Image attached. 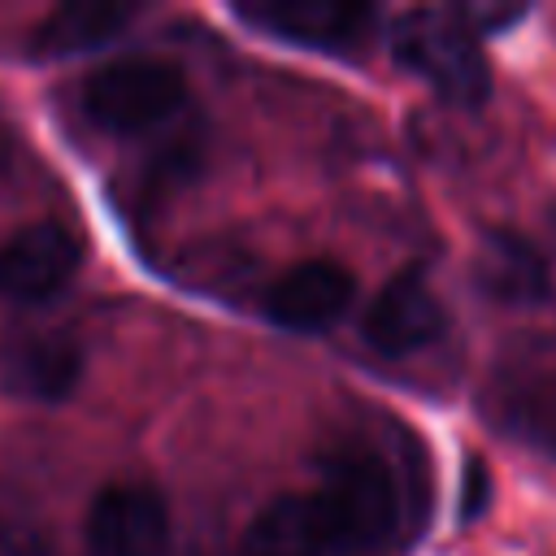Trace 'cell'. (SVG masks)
<instances>
[{
  "label": "cell",
  "mask_w": 556,
  "mask_h": 556,
  "mask_svg": "<svg viewBox=\"0 0 556 556\" xmlns=\"http://www.w3.org/2000/svg\"><path fill=\"white\" fill-rule=\"evenodd\" d=\"M404 495L374 452L334 456L317 486L274 495L243 530L239 556H382L400 543Z\"/></svg>",
  "instance_id": "1"
},
{
  "label": "cell",
  "mask_w": 556,
  "mask_h": 556,
  "mask_svg": "<svg viewBox=\"0 0 556 556\" xmlns=\"http://www.w3.org/2000/svg\"><path fill=\"white\" fill-rule=\"evenodd\" d=\"M391 52L404 70L426 78L452 104H482L491 70L478 48V30L460 9H408L391 22Z\"/></svg>",
  "instance_id": "2"
},
{
  "label": "cell",
  "mask_w": 556,
  "mask_h": 556,
  "mask_svg": "<svg viewBox=\"0 0 556 556\" xmlns=\"http://www.w3.org/2000/svg\"><path fill=\"white\" fill-rule=\"evenodd\" d=\"M187 104V78L161 56H122L83 83L87 117L109 135H139L169 122Z\"/></svg>",
  "instance_id": "3"
},
{
  "label": "cell",
  "mask_w": 556,
  "mask_h": 556,
  "mask_svg": "<svg viewBox=\"0 0 556 556\" xmlns=\"http://www.w3.org/2000/svg\"><path fill=\"white\" fill-rule=\"evenodd\" d=\"M235 17L269 39L330 56L361 52L378 30V9L348 0H248L235 4Z\"/></svg>",
  "instance_id": "4"
},
{
  "label": "cell",
  "mask_w": 556,
  "mask_h": 556,
  "mask_svg": "<svg viewBox=\"0 0 556 556\" xmlns=\"http://www.w3.org/2000/svg\"><path fill=\"white\" fill-rule=\"evenodd\" d=\"M87 556H165L169 508L152 486L109 482L87 508Z\"/></svg>",
  "instance_id": "5"
},
{
  "label": "cell",
  "mask_w": 556,
  "mask_h": 556,
  "mask_svg": "<svg viewBox=\"0 0 556 556\" xmlns=\"http://www.w3.org/2000/svg\"><path fill=\"white\" fill-rule=\"evenodd\" d=\"M356 300V278L348 265L330 261V256H308L295 261L291 269H282L269 291H265V317L282 330H326L334 326Z\"/></svg>",
  "instance_id": "6"
},
{
  "label": "cell",
  "mask_w": 556,
  "mask_h": 556,
  "mask_svg": "<svg viewBox=\"0 0 556 556\" xmlns=\"http://www.w3.org/2000/svg\"><path fill=\"white\" fill-rule=\"evenodd\" d=\"M83 265V243L56 222H35L0 248V295L17 304H43L70 287Z\"/></svg>",
  "instance_id": "7"
},
{
  "label": "cell",
  "mask_w": 556,
  "mask_h": 556,
  "mask_svg": "<svg viewBox=\"0 0 556 556\" xmlns=\"http://www.w3.org/2000/svg\"><path fill=\"white\" fill-rule=\"evenodd\" d=\"M369 348H378L382 356H408L426 343L439 339L443 330V304L430 291L421 269H400L365 308L361 321Z\"/></svg>",
  "instance_id": "8"
},
{
  "label": "cell",
  "mask_w": 556,
  "mask_h": 556,
  "mask_svg": "<svg viewBox=\"0 0 556 556\" xmlns=\"http://www.w3.org/2000/svg\"><path fill=\"white\" fill-rule=\"evenodd\" d=\"M83 378V348L70 334H9L0 339V395L13 400H65Z\"/></svg>",
  "instance_id": "9"
},
{
  "label": "cell",
  "mask_w": 556,
  "mask_h": 556,
  "mask_svg": "<svg viewBox=\"0 0 556 556\" xmlns=\"http://www.w3.org/2000/svg\"><path fill=\"white\" fill-rule=\"evenodd\" d=\"M478 287L495 300L530 304V300L547 295V265L534 252V243H526L521 235L486 230V239L478 248Z\"/></svg>",
  "instance_id": "10"
},
{
  "label": "cell",
  "mask_w": 556,
  "mask_h": 556,
  "mask_svg": "<svg viewBox=\"0 0 556 556\" xmlns=\"http://www.w3.org/2000/svg\"><path fill=\"white\" fill-rule=\"evenodd\" d=\"M135 9L126 4H100V0H78V4H61L52 9L39 30H35V52L39 56H78L91 52L100 43H109L113 35H122L130 26Z\"/></svg>",
  "instance_id": "11"
}]
</instances>
